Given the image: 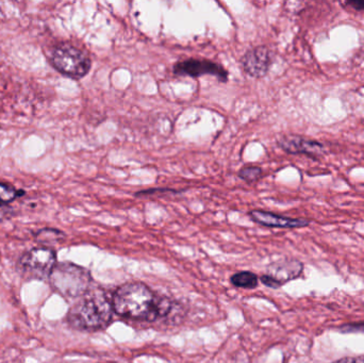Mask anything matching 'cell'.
<instances>
[{
  "instance_id": "obj_1",
  "label": "cell",
  "mask_w": 364,
  "mask_h": 363,
  "mask_svg": "<svg viewBox=\"0 0 364 363\" xmlns=\"http://www.w3.org/2000/svg\"><path fill=\"white\" fill-rule=\"evenodd\" d=\"M112 305L117 315L136 321H156L168 317L174 308L168 298H160L141 283L121 286L113 296Z\"/></svg>"
},
{
  "instance_id": "obj_2",
  "label": "cell",
  "mask_w": 364,
  "mask_h": 363,
  "mask_svg": "<svg viewBox=\"0 0 364 363\" xmlns=\"http://www.w3.org/2000/svg\"><path fill=\"white\" fill-rule=\"evenodd\" d=\"M113 313L112 300L106 292L91 288L70 309L66 320L75 330L97 332L112 323Z\"/></svg>"
},
{
  "instance_id": "obj_3",
  "label": "cell",
  "mask_w": 364,
  "mask_h": 363,
  "mask_svg": "<svg viewBox=\"0 0 364 363\" xmlns=\"http://www.w3.org/2000/svg\"><path fill=\"white\" fill-rule=\"evenodd\" d=\"M51 288L66 298H80L91 290L90 271L70 262H60L49 276Z\"/></svg>"
},
{
  "instance_id": "obj_4",
  "label": "cell",
  "mask_w": 364,
  "mask_h": 363,
  "mask_svg": "<svg viewBox=\"0 0 364 363\" xmlns=\"http://www.w3.org/2000/svg\"><path fill=\"white\" fill-rule=\"evenodd\" d=\"M49 62L58 72L75 80L85 78L92 67L89 55L68 42L59 43L51 48Z\"/></svg>"
},
{
  "instance_id": "obj_5",
  "label": "cell",
  "mask_w": 364,
  "mask_h": 363,
  "mask_svg": "<svg viewBox=\"0 0 364 363\" xmlns=\"http://www.w3.org/2000/svg\"><path fill=\"white\" fill-rule=\"evenodd\" d=\"M57 254L50 247L38 246L23 254L17 262V272L27 281L49 279L57 264Z\"/></svg>"
},
{
  "instance_id": "obj_6",
  "label": "cell",
  "mask_w": 364,
  "mask_h": 363,
  "mask_svg": "<svg viewBox=\"0 0 364 363\" xmlns=\"http://www.w3.org/2000/svg\"><path fill=\"white\" fill-rule=\"evenodd\" d=\"M173 72L176 76H188L192 78H198L203 75H212L220 82H227L229 76L228 70L223 67L220 64L210 60L195 59V58L181 60L175 63L173 66Z\"/></svg>"
},
{
  "instance_id": "obj_7",
  "label": "cell",
  "mask_w": 364,
  "mask_h": 363,
  "mask_svg": "<svg viewBox=\"0 0 364 363\" xmlns=\"http://www.w3.org/2000/svg\"><path fill=\"white\" fill-rule=\"evenodd\" d=\"M278 146L290 155H305L318 159L326 155L327 149L323 143L314 139L305 138L297 134H287L277 140Z\"/></svg>"
},
{
  "instance_id": "obj_8",
  "label": "cell",
  "mask_w": 364,
  "mask_h": 363,
  "mask_svg": "<svg viewBox=\"0 0 364 363\" xmlns=\"http://www.w3.org/2000/svg\"><path fill=\"white\" fill-rule=\"evenodd\" d=\"M244 72L254 78H263L272 65L271 50L267 46H258L248 50L241 58Z\"/></svg>"
},
{
  "instance_id": "obj_9",
  "label": "cell",
  "mask_w": 364,
  "mask_h": 363,
  "mask_svg": "<svg viewBox=\"0 0 364 363\" xmlns=\"http://www.w3.org/2000/svg\"><path fill=\"white\" fill-rule=\"evenodd\" d=\"M255 223L269 228H282V229H294V228H304L310 225L307 219H294V217H284L264 210H252L250 212Z\"/></svg>"
},
{
  "instance_id": "obj_10",
  "label": "cell",
  "mask_w": 364,
  "mask_h": 363,
  "mask_svg": "<svg viewBox=\"0 0 364 363\" xmlns=\"http://www.w3.org/2000/svg\"><path fill=\"white\" fill-rule=\"evenodd\" d=\"M303 272V264L296 260L278 262L267 269V276L276 281L282 287L284 283L297 278Z\"/></svg>"
},
{
  "instance_id": "obj_11",
  "label": "cell",
  "mask_w": 364,
  "mask_h": 363,
  "mask_svg": "<svg viewBox=\"0 0 364 363\" xmlns=\"http://www.w3.org/2000/svg\"><path fill=\"white\" fill-rule=\"evenodd\" d=\"M231 283L243 289H255L258 286V277L252 272H240L231 276Z\"/></svg>"
},
{
  "instance_id": "obj_12",
  "label": "cell",
  "mask_w": 364,
  "mask_h": 363,
  "mask_svg": "<svg viewBox=\"0 0 364 363\" xmlns=\"http://www.w3.org/2000/svg\"><path fill=\"white\" fill-rule=\"evenodd\" d=\"M25 194L23 190H17L8 183L0 181V204L8 205Z\"/></svg>"
},
{
  "instance_id": "obj_13",
  "label": "cell",
  "mask_w": 364,
  "mask_h": 363,
  "mask_svg": "<svg viewBox=\"0 0 364 363\" xmlns=\"http://www.w3.org/2000/svg\"><path fill=\"white\" fill-rule=\"evenodd\" d=\"M36 240L47 244V243L59 242L62 239L65 238V234L53 228H44L36 234Z\"/></svg>"
},
{
  "instance_id": "obj_14",
  "label": "cell",
  "mask_w": 364,
  "mask_h": 363,
  "mask_svg": "<svg viewBox=\"0 0 364 363\" xmlns=\"http://www.w3.org/2000/svg\"><path fill=\"white\" fill-rule=\"evenodd\" d=\"M263 170L260 166H248L241 168L239 172V177L246 183H256L262 177Z\"/></svg>"
},
{
  "instance_id": "obj_15",
  "label": "cell",
  "mask_w": 364,
  "mask_h": 363,
  "mask_svg": "<svg viewBox=\"0 0 364 363\" xmlns=\"http://www.w3.org/2000/svg\"><path fill=\"white\" fill-rule=\"evenodd\" d=\"M159 193H181V191H177L174 189H164V188H157V189L144 190V191L136 192V197H144V196H153Z\"/></svg>"
},
{
  "instance_id": "obj_16",
  "label": "cell",
  "mask_w": 364,
  "mask_h": 363,
  "mask_svg": "<svg viewBox=\"0 0 364 363\" xmlns=\"http://www.w3.org/2000/svg\"><path fill=\"white\" fill-rule=\"evenodd\" d=\"M340 332H363L364 334V323H352L346 324V325L340 327Z\"/></svg>"
},
{
  "instance_id": "obj_17",
  "label": "cell",
  "mask_w": 364,
  "mask_h": 363,
  "mask_svg": "<svg viewBox=\"0 0 364 363\" xmlns=\"http://www.w3.org/2000/svg\"><path fill=\"white\" fill-rule=\"evenodd\" d=\"M333 363H364V355L342 358V359L337 360Z\"/></svg>"
},
{
  "instance_id": "obj_18",
  "label": "cell",
  "mask_w": 364,
  "mask_h": 363,
  "mask_svg": "<svg viewBox=\"0 0 364 363\" xmlns=\"http://www.w3.org/2000/svg\"><path fill=\"white\" fill-rule=\"evenodd\" d=\"M261 281H262V283H264L267 287L273 288V289L280 288V286L278 285L274 279H272L271 277L267 276V275H263V276L261 277Z\"/></svg>"
},
{
  "instance_id": "obj_19",
  "label": "cell",
  "mask_w": 364,
  "mask_h": 363,
  "mask_svg": "<svg viewBox=\"0 0 364 363\" xmlns=\"http://www.w3.org/2000/svg\"><path fill=\"white\" fill-rule=\"evenodd\" d=\"M346 6H350L354 10L359 11V12H364V1H360V0L348 1L346 2Z\"/></svg>"
},
{
  "instance_id": "obj_20",
  "label": "cell",
  "mask_w": 364,
  "mask_h": 363,
  "mask_svg": "<svg viewBox=\"0 0 364 363\" xmlns=\"http://www.w3.org/2000/svg\"><path fill=\"white\" fill-rule=\"evenodd\" d=\"M6 205L0 204V220L4 219L6 217V213H8V210L6 209Z\"/></svg>"
}]
</instances>
